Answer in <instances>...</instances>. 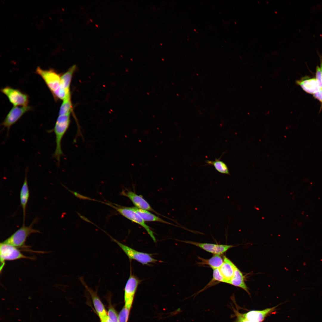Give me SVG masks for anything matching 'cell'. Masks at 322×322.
Masks as SVG:
<instances>
[{"mask_svg": "<svg viewBox=\"0 0 322 322\" xmlns=\"http://www.w3.org/2000/svg\"><path fill=\"white\" fill-rule=\"evenodd\" d=\"M232 308L236 317L235 322H250L245 318L242 313L239 312L238 310L236 309L233 307Z\"/></svg>", "mask_w": 322, "mask_h": 322, "instance_id": "cell-26", "label": "cell"}, {"mask_svg": "<svg viewBox=\"0 0 322 322\" xmlns=\"http://www.w3.org/2000/svg\"><path fill=\"white\" fill-rule=\"evenodd\" d=\"M131 208L137 212L145 222H156L167 224L175 225L167 222L161 218L149 212V211L137 208L131 207ZM176 226V225H175Z\"/></svg>", "mask_w": 322, "mask_h": 322, "instance_id": "cell-17", "label": "cell"}, {"mask_svg": "<svg viewBox=\"0 0 322 322\" xmlns=\"http://www.w3.org/2000/svg\"><path fill=\"white\" fill-rule=\"evenodd\" d=\"M315 77L320 89H322V75L320 67L318 66L316 69Z\"/></svg>", "mask_w": 322, "mask_h": 322, "instance_id": "cell-27", "label": "cell"}, {"mask_svg": "<svg viewBox=\"0 0 322 322\" xmlns=\"http://www.w3.org/2000/svg\"><path fill=\"white\" fill-rule=\"evenodd\" d=\"M1 91L7 97L14 106H28L29 102L28 95L19 89L7 86L1 89Z\"/></svg>", "mask_w": 322, "mask_h": 322, "instance_id": "cell-7", "label": "cell"}, {"mask_svg": "<svg viewBox=\"0 0 322 322\" xmlns=\"http://www.w3.org/2000/svg\"><path fill=\"white\" fill-rule=\"evenodd\" d=\"M76 66L73 65L64 74L61 76V84L66 89L69 90V87L73 74Z\"/></svg>", "mask_w": 322, "mask_h": 322, "instance_id": "cell-21", "label": "cell"}, {"mask_svg": "<svg viewBox=\"0 0 322 322\" xmlns=\"http://www.w3.org/2000/svg\"><path fill=\"white\" fill-rule=\"evenodd\" d=\"M109 319L113 322H118V315L116 311L112 306H109L107 313Z\"/></svg>", "mask_w": 322, "mask_h": 322, "instance_id": "cell-25", "label": "cell"}, {"mask_svg": "<svg viewBox=\"0 0 322 322\" xmlns=\"http://www.w3.org/2000/svg\"><path fill=\"white\" fill-rule=\"evenodd\" d=\"M198 258L201 261L198 263L199 264L208 265L213 270L219 268L223 262V258L219 255L214 254L211 258L208 259L199 256Z\"/></svg>", "mask_w": 322, "mask_h": 322, "instance_id": "cell-19", "label": "cell"}, {"mask_svg": "<svg viewBox=\"0 0 322 322\" xmlns=\"http://www.w3.org/2000/svg\"><path fill=\"white\" fill-rule=\"evenodd\" d=\"M101 322H108V316L100 320Z\"/></svg>", "mask_w": 322, "mask_h": 322, "instance_id": "cell-31", "label": "cell"}, {"mask_svg": "<svg viewBox=\"0 0 322 322\" xmlns=\"http://www.w3.org/2000/svg\"><path fill=\"white\" fill-rule=\"evenodd\" d=\"M276 306L262 310H252L242 313L245 318L250 322H262L270 313L275 310Z\"/></svg>", "mask_w": 322, "mask_h": 322, "instance_id": "cell-13", "label": "cell"}, {"mask_svg": "<svg viewBox=\"0 0 322 322\" xmlns=\"http://www.w3.org/2000/svg\"><path fill=\"white\" fill-rule=\"evenodd\" d=\"M182 242L196 246L214 255L222 254L229 249L233 247L231 245L202 243L189 241H182Z\"/></svg>", "mask_w": 322, "mask_h": 322, "instance_id": "cell-10", "label": "cell"}, {"mask_svg": "<svg viewBox=\"0 0 322 322\" xmlns=\"http://www.w3.org/2000/svg\"><path fill=\"white\" fill-rule=\"evenodd\" d=\"M28 168L27 167L25 171L24 180L20 193V199L21 205L23 212V223L25 224L26 209L29 200L30 193L27 182V172Z\"/></svg>", "mask_w": 322, "mask_h": 322, "instance_id": "cell-14", "label": "cell"}, {"mask_svg": "<svg viewBox=\"0 0 322 322\" xmlns=\"http://www.w3.org/2000/svg\"><path fill=\"white\" fill-rule=\"evenodd\" d=\"M140 281L132 274L130 270L129 277L124 288L125 306L130 309L133 303L134 295Z\"/></svg>", "mask_w": 322, "mask_h": 322, "instance_id": "cell-9", "label": "cell"}, {"mask_svg": "<svg viewBox=\"0 0 322 322\" xmlns=\"http://www.w3.org/2000/svg\"><path fill=\"white\" fill-rule=\"evenodd\" d=\"M295 83L300 86L304 91L310 94L313 95L320 89L315 78L297 80Z\"/></svg>", "mask_w": 322, "mask_h": 322, "instance_id": "cell-16", "label": "cell"}, {"mask_svg": "<svg viewBox=\"0 0 322 322\" xmlns=\"http://www.w3.org/2000/svg\"><path fill=\"white\" fill-rule=\"evenodd\" d=\"M244 280L245 277L241 271L236 267L233 276L228 284L241 288L250 295L248 288L245 283Z\"/></svg>", "mask_w": 322, "mask_h": 322, "instance_id": "cell-18", "label": "cell"}, {"mask_svg": "<svg viewBox=\"0 0 322 322\" xmlns=\"http://www.w3.org/2000/svg\"><path fill=\"white\" fill-rule=\"evenodd\" d=\"M70 114L59 115L54 128L51 131L54 132L55 136L56 147L53 157L57 161V165L60 164L61 157L63 153L61 148V142L70 124Z\"/></svg>", "mask_w": 322, "mask_h": 322, "instance_id": "cell-1", "label": "cell"}, {"mask_svg": "<svg viewBox=\"0 0 322 322\" xmlns=\"http://www.w3.org/2000/svg\"><path fill=\"white\" fill-rule=\"evenodd\" d=\"M319 58L320 59V68L321 70V74L322 75V55H319Z\"/></svg>", "mask_w": 322, "mask_h": 322, "instance_id": "cell-30", "label": "cell"}, {"mask_svg": "<svg viewBox=\"0 0 322 322\" xmlns=\"http://www.w3.org/2000/svg\"><path fill=\"white\" fill-rule=\"evenodd\" d=\"M69 190V191L73 194H74V195L75 196H76L77 197H78L79 198H80L81 199H86V200L88 199V200H93V199H91V198H89L88 197H87L86 196H83V195H80V194L76 192H74V191H70Z\"/></svg>", "mask_w": 322, "mask_h": 322, "instance_id": "cell-29", "label": "cell"}, {"mask_svg": "<svg viewBox=\"0 0 322 322\" xmlns=\"http://www.w3.org/2000/svg\"><path fill=\"white\" fill-rule=\"evenodd\" d=\"M32 109V107L27 106H14L10 110L4 120L1 124L3 129H7L8 136L10 127L15 124L22 116Z\"/></svg>", "mask_w": 322, "mask_h": 322, "instance_id": "cell-8", "label": "cell"}, {"mask_svg": "<svg viewBox=\"0 0 322 322\" xmlns=\"http://www.w3.org/2000/svg\"><path fill=\"white\" fill-rule=\"evenodd\" d=\"M35 219L29 226L23 224L22 226L3 242L10 244L18 248L26 247L25 242L27 238L31 234L40 233L39 230L33 228L32 226L37 222Z\"/></svg>", "mask_w": 322, "mask_h": 322, "instance_id": "cell-2", "label": "cell"}, {"mask_svg": "<svg viewBox=\"0 0 322 322\" xmlns=\"http://www.w3.org/2000/svg\"><path fill=\"white\" fill-rule=\"evenodd\" d=\"M36 72L42 78L52 94L61 86V76L55 70H43L38 67Z\"/></svg>", "mask_w": 322, "mask_h": 322, "instance_id": "cell-5", "label": "cell"}, {"mask_svg": "<svg viewBox=\"0 0 322 322\" xmlns=\"http://www.w3.org/2000/svg\"><path fill=\"white\" fill-rule=\"evenodd\" d=\"M220 158H216L214 161L207 160L205 161L206 165H213L215 169L219 172L224 174L230 175L229 168L227 164L220 160Z\"/></svg>", "mask_w": 322, "mask_h": 322, "instance_id": "cell-20", "label": "cell"}, {"mask_svg": "<svg viewBox=\"0 0 322 322\" xmlns=\"http://www.w3.org/2000/svg\"><path fill=\"white\" fill-rule=\"evenodd\" d=\"M121 194L128 198L135 206V207L158 214L141 195H138L134 192L127 190L122 191Z\"/></svg>", "mask_w": 322, "mask_h": 322, "instance_id": "cell-11", "label": "cell"}, {"mask_svg": "<svg viewBox=\"0 0 322 322\" xmlns=\"http://www.w3.org/2000/svg\"><path fill=\"white\" fill-rule=\"evenodd\" d=\"M101 202L114 208L120 214L127 219L141 226L146 230L153 241L156 242V240L153 232L150 227L146 224L145 221L141 216L133 210L131 207L123 206L110 202Z\"/></svg>", "mask_w": 322, "mask_h": 322, "instance_id": "cell-3", "label": "cell"}, {"mask_svg": "<svg viewBox=\"0 0 322 322\" xmlns=\"http://www.w3.org/2000/svg\"><path fill=\"white\" fill-rule=\"evenodd\" d=\"M130 309L124 306L118 315V322H127Z\"/></svg>", "mask_w": 322, "mask_h": 322, "instance_id": "cell-24", "label": "cell"}, {"mask_svg": "<svg viewBox=\"0 0 322 322\" xmlns=\"http://www.w3.org/2000/svg\"><path fill=\"white\" fill-rule=\"evenodd\" d=\"M236 267L229 258L225 256L223 257V263L219 269L227 283H229L233 276Z\"/></svg>", "mask_w": 322, "mask_h": 322, "instance_id": "cell-15", "label": "cell"}, {"mask_svg": "<svg viewBox=\"0 0 322 322\" xmlns=\"http://www.w3.org/2000/svg\"><path fill=\"white\" fill-rule=\"evenodd\" d=\"M313 95L315 98L322 103V89H320L317 92Z\"/></svg>", "mask_w": 322, "mask_h": 322, "instance_id": "cell-28", "label": "cell"}, {"mask_svg": "<svg viewBox=\"0 0 322 322\" xmlns=\"http://www.w3.org/2000/svg\"><path fill=\"white\" fill-rule=\"evenodd\" d=\"M108 322H113L110 320L108 318Z\"/></svg>", "mask_w": 322, "mask_h": 322, "instance_id": "cell-32", "label": "cell"}, {"mask_svg": "<svg viewBox=\"0 0 322 322\" xmlns=\"http://www.w3.org/2000/svg\"><path fill=\"white\" fill-rule=\"evenodd\" d=\"M18 248L3 242L0 244V260L2 266L3 267L5 261H12L16 260L32 258L26 256L22 254Z\"/></svg>", "mask_w": 322, "mask_h": 322, "instance_id": "cell-6", "label": "cell"}, {"mask_svg": "<svg viewBox=\"0 0 322 322\" xmlns=\"http://www.w3.org/2000/svg\"><path fill=\"white\" fill-rule=\"evenodd\" d=\"M222 282L227 283L225 279L221 274L219 268L213 269V278L209 283L199 292L203 291L212 285L215 282Z\"/></svg>", "mask_w": 322, "mask_h": 322, "instance_id": "cell-23", "label": "cell"}, {"mask_svg": "<svg viewBox=\"0 0 322 322\" xmlns=\"http://www.w3.org/2000/svg\"><path fill=\"white\" fill-rule=\"evenodd\" d=\"M70 95L64 100L60 108L59 115L70 114L72 110Z\"/></svg>", "mask_w": 322, "mask_h": 322, "instance_id": "cell-22", "label": "cell"}, {"mask_svg": "<svg viewBox=\"0 0 322 322\" xmlns=\"http://www.w3.org/2000/svg\"><path fill=\"white\" fill-rule=\"evenodd\" d=\"M110 237L112 241L116 243L130 260H135L143 265H149L157 261L151 254L138 251L118 241L104 231Z\"/></svg>", "mask_w": 322, "mask_h": 322, "instance_id": "cell-4", "label": "cell"}, {"mask_svg": "<svg viewBox=\"0 0 322 322\" xmlns=\"http://www.w3.org/2000/svg\"><path fill=\"white\" fill-rule=\"evenodd\" d=\"M79 280L90 294L95 309L100 320L107 316L104 306L99 298L96 292L90 288L85 282L83 277L79 278Z\"/></svg>", "mask_w": 322, "mask_h": 322, "instance_id": "cell-12", "label": "cell"}]
</instances>
